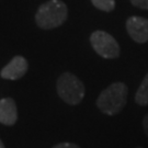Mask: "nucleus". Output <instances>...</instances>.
<instances>
[{"label": "nucleus", "instance_id": "obj_1", "mask_svg": "<svg viewBox=\"0 0 148 148\" xmlns=\"http://www.w3.org/2000/svg\"><path fill=\"white\" fill-rule=\"evenodd\" d=\"M128 89L123 82H113L98 97L97 106L108 115H115L123 110L127 101Z\"/></svg>", "mask_w": 148, "mask_h": 148}, {"label": "nucleus", "instance_id": "obj_2", "mask_svg": "<svg viewBox=\"0 0 148 148\" xmlns=\"http://www.w3.org/2000/svg\"><path fill=\"white\" fill-rule=\"evenodd\" d=\"M67 5L60 0H49L40 5L35 16L36 24L41 29L51 30L62 25L67 19Z\"/></svg>", "mask_w": 148, "mask_h": 148}, {"label": "nucleus", "instance_id": "obj_3", "mask_svg": "<svg viewBox=\"0 0 148 148\" xmlns=\"http://www.w3.org/2000/svg\"><path fill=\"white\" fill-rule=\"evenodd\" d=\"M56 88L62 100L71 106L79 104L85 97L86 89L82 81L71 73L60 75L57 79Z\"/></svg>", "mask_w": 148, "mask_h": 148}, {"label": "nucleus", "instance_id": "obj_4", "mask_svg": "<svg viewBox=\"0 0 148 148\" xmlns=\"http://www.w3.org/2000/svg\"><path fill=\"white\" fill-rule=\"evenodd\" d=\"M90 43L97 53L103 58H116L120 56V45L111 34L104 31H95L90 36Z\"/></svg>", "mask_w": 148, "mask_h": 148}, {"label": "nucleus", "instance_id": "obj_5", "mask_svg": "<svg viewBox=\"0 0 148 148\" xmlns=\"http://www.w3.org/2000/svg\"><path fill=\"white\" fill-rule=\"evenodd\" d=\"M128 35L136 43L148 42V19L143 16H131L126 21Z\"/></svg>", "mask_w": 148, "mask_h": 148}, {"label": "nucleus", "instance_id": "obj_6", "mask_svg": "<svg viewBox=\"0 0 148 148\" xmlns=\"http://www.w3.org/2000/svg\"><path fill=\"white\" fill-rule=\"evenodd\" d=\"M27 70V59L22 56H16L1 70V77L3 79L16 80L22 78Z\"/></svg>", "mask_w": 148, "mask_h": 148}, {"label": "nucleus", "instance_id": "obj_7", "mask_svg": "<svg viewBox=\"0 0 148 148\" xmlns=\"http://www.w3.org/2000/svg\"><path fill=\"white\" fill-rule=\"evenodd\" d=\"M18 120V111L14 101L11 98L0 100V123L5 125H13Z\"/></svg>", "mask_w": 148, "mask_h": 148}, {"label": "nucleus", "instance_id": "obj_8", "mask_svg": "<svg viewBox=\"0 0 148 148\" xmlns=\"http://www.w3.org/2000/svg\"><path fill=\"white\" fill-rule=\"evenodd\" d=\"M135 102L138 106H147L148 104V73L144 77L142 84L136 91L135 95Z\"/></svg>", "mask_w": 148, "mask_h": 148}, {"label": "nucleus", "instance_id": "obj_9", "mask_svg": "<svg viewBox=\"0 0 148 148\" xmlns=\"http://www.w3.org/2000/svg\"><path fill=\"white\" fill-rule=\"evenodd\" d=\"M92 5L99 10L110 12L115 8V0H91Z\"/></svg>", "mask_w": 148, "mask_h": 148}, {"label": "nucleus", "instance_id": "obj_10", "mask_svg": "<svg viewBox=\"0 0 148 148\" xmlns=\"http://www.w3.org/2000/svg\"><path fill=\"white\" fill-rule=\"evenodd\" d=\"M134 7H137L143 10H148V0H131Z\"/></svg>", "mask_w": 148, "mask_h": 148}, {"label": "nucleus", "instance_id": "obj_11", "mask_svg": "<svg viewBox=\"0 0 148 148\" xmlns=\"http://www.w3.org/2000/svg\"><path fill=\"white\" fill-rule=\"evenodd\" d=\"M53 148H80L78 145L73 143H60L57 144L56 146H54Z\"/></svg>", "mask_w": 148, "mask_h": 148}, {"label": "nucleus", "instance_id": "obj_12", "mask_svg": "<svg viewBox=\"0 0 148 148\" xmlns=\"http://www.w3.org/2000/svg\"><path fill=\"white\" fill-rule=\"evenodd\" d=\"M143 127H144V131H145V133H146V135H147V137H148V114L145 115V117H144Z\"/></svg>", "mask_w": 148, "mask_h": 148}, {"label": "nucleus", "instance_id": "obj_13", "mask_svg": "<svg viewBox=\"0 0 148 148\" xmlns=\"http://www.w3.org/2000/svg\"><path fill=\"white\" fill-rule=\"evenodd\" d=\"M0 148H5V145H3V143H2L1 139H0Z\"/></svg>", "mask_w": 148, "mask_h": 148}, {"label": "nucleus", "instance_id": "obj_14", "mask_svg": "<svg viewBox=\"0 0 148 148\" xmlns=\"http://www.w3.org/2000/svg\"><path fill=\"white\" fill-rule=\"evenodd\" d=\"M136 148H142V147H136Z\"/></svg>", "mask_w": 148, "mask_h": 148}]
</instances>
